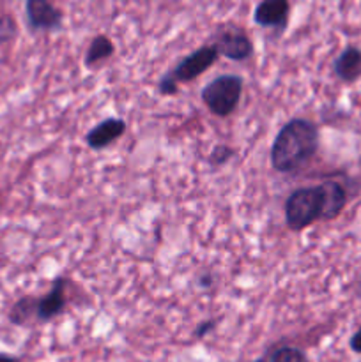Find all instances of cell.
<instances>
[{"instance_id": "cell-1", "label": "cell", "mask_w": 361, "mask_h": 362, "mask_svg": "<svg viewBox=\"0 0 361 362\" xmlns=\"http://www.w3.org/2000/svg\"><path fill=\"white\" fill-rule=\"evenodd\" d=\"M319 148V127L306 119H292L280 129L271 147V165L280 173H294Z\"/></svg>"}, {"instance_id": "cell-2", "label": "cell", "mask_w": 361, "mask_h": 362, "mask_svg": "<svg viewBox=\"0 0 361 362\" xmlns=\"http://www.w3.org/2000/svg\"><path fill=\"white\" fill-rule=\"evenodd\" d=\"M324 184L299 187L285 202V221L292 232H301L315 221H326Z\"/></svg>"}, {"instance_id": "cell-3", "label": "cell", "mask_w": 361, "mask_h": 362, "mask_svg": "<svg viewBox=\"0 0 361 362\" xmlns=\"http://www.w3.org/2000/svg\"><path fill=\"white\" fill-rule=\"evenodd\" d=\"M243 94V78L237 74H222L202 90V101L216 117H229L236 112Z\"/></svg>"}, {"instance_id": "cell-4", "label": "cell", "mask_w": 361, "mask_h": 362, "mask_svg": "<svg viewBox=\"0 0 361 362\" xmlns=\"http://www.w3.org/2000/svg\"><path fill=\"white\" fill-rule=\"evenodd\" d=\"M218 57L219 53L214 48V45H205L202 48L195 49L193 53H190L184 59H180L177 66L166 74L176 83H188V81H193L195 78L202 76L211 66H214Z\"/></svg>"}, {"instance_id": "cell-5", "label": "cell", "mask_w": 361, "mask_h": 362, "mask_svg": "<svg viewBox=\"0 0 361 362\" xmlns=\"http://www.w3.org/2000/svg\"><path fill=\"white\" fill-rule=\"evenodd\" d=\"M214 48L218 49L219 57H225L229 60L243 62L248 60L253 53V45L248 39V35L241 30H223L216 35Z\"/></svg>"}, {"instance_id": "cell-6", "label": "cell", "mask_w": 361, "mask_h": 362, "mask_svg": "<svg viewBox=\"0 0 361 362\" xmlns=\"http://www.w3.org/2000/svg\"><path fill=\"white\" fill-rule=\"evenodd\" d=\"M27 20L34 30H57L64 16L50 0H27Z\"/></svg>"}, {"instance_id": "cell-7", "label": "cell", "mask_w": 361, "mask_h": 362, "mask_svg": "<svg viewBox=\"0 0 361 362\" xmlns=\"http://www.w3.org/2000/svg\"><path fill=\"white\" fill-rule=\"evenodd\" d=\"M290 14L289 0H262L255 7L253 20L255 23L264 28H275L276 32H282L287 27Z\"/></svg>"}, {"instance_id": "cell-8", "label": "cell", "mask_w": 361, "mask_h": 362, "mask_svg": "<svg viewBox=\"0 0 361 362\" xmlns=\"http://www.w3.org/2000/svg\"><path fill=\"white\" fill-rule=\"evenodd\" d=\"M124 131H126V122H124L122 119L110 117V119H105L99 124H96V126L85 134V141H87L88 147L94 148V151H101V148L108 147L110 144L119 140L124 134Z\"/></svg>"}, {"instance_id": "cell-9", "label": "cell", "mask_w": 361, "mask_h": 362, "mask_svg": "<svg viewBox=\"0 0 361 362\" xmlns=\"http://www.w3.org/2000/svg\"><path fill=\"white\" fill-rule=\"evenodd\" d=\"M66 310V279L57 278L45 297L38 299V320L50 322Z\"/></svg>"}, {"instance_id": "cell-10", "label": "cell", "mask_w": 361, "mask_h": 362, "mask_svg": "<svg viewBox=\"0 0 361 362\" xmlns=\"http://www.w3.org/2000/svg\"><path fill=\"white\" fill-rule=\"evenodd\" d=\"M333 73L345 83L361 78V49L357 46H347L333 62Z\"/></svg>"}, {"instance_id": "cell-11", "label": "cell", "mask_w": 361, "mask_h": 362, "mask_svg": "<svg viewBox=\"0 0 361 362\" xmlns=\"http://www.w3.org/2000/svg\"><path fill=\"white\" fill-rule=\"evenodd\" d=\"M113 52H115L113 42L110 41L106 35H98V37L92 39L91 46H88L87 55H85V60H84L85 66L87 67L98 66V64L103 62V60L110 59V57L113 55Z\"/></svg>"}, {"instance_id": "cell-12", "label": "cell", "mask_w": 361, "mask_h": 362, "mask_svg": "<svg viewBox=\"0 0 361 362\" xmlns=\"http://www.w3.org/2000/svg\"><path fill=\"white\" fill-rule=\"evenodd\" d=\"M32 318H38V299L35 297H23L11 308L9 320L14 325H25Z\"/></svg>"}, {"instance_id": "cell-13", "label": "cell", "mask_w": 361, "mask_h": 362, "mask_svg": "<svg viewBox=\"0 0 361 362\" xmlns=\"http://www.w3.org/2000/svg\"><path fill=\"white\" fill-rule=\"evenodd\" d=\"M269 362H306V356L296 346H278L269 356Z\"/></svg>"}, {"instance_id": "cell-14", "label": "cell", "mask_w": 361, "mask_h": 362, "mask_svg": "<svg viewBox=\"0 0 361 362\" xmlns=\"http://www.w3.org/2000/svg\"><path fill=\"white\" fill-rule=\"evenodd\" d=\"M234 156H236V151L232 147H229V145H216L211 151V154H209L207 161L212 168H218V166L227 165Z\"/></svg>"}, {"instance_id": "cell-15", "label": "cell", "mask_w": 361, "mask_h": 362, "mask_svg": "<svg viewBox=\"0 0 361 362\" xmlns=\"http://www.w3.org/2000/svg\"><path fill=\"white\" fill-rule=\"evenodd\" d=\"M18 34L16 21L11 16H0V46L13 41Z\"/></svg>"}, {"instance_id": "cell-16", "label": "cell", "mask_w": 361, "mask_h": 362, "mask_svg": "<svg viewBox=\"0 0 361 362\" xmlns=\"http://www.w3.org/2000/svg\"><path fill=\"white\" fill-rule=\"evenodd\" d=\"M214 327H216V322L214 320H205V322H202V324H198V327L195 329L193 336L197 339H202V338H205V336H207L209 332L214 331Z\"/></svg>"}, {"instance_id": "cell-17", "label": "cell", "mask_w": 361, "mask_h": 362, "mask_svg": "<svg viewBox=\"0 0 361 362\" xmlns=\"http://www.w3.org/2000/svg\"><path fill=\"white\" fill-rule=\"evenodd\" d=\"M349 346L354 354H361V327L353 334V338H350L349 341Z\"/></svg>"}, {"instance_id": "cell-18", "label": "cell", "mask_w": 361, "mask_h": 362, "mask_svg": "<svg viewBox=\"0 0 361 362\" xmlns=\"http://www.w3.org/2000/svg\"><path fill=\"white\" fill-rule=\"evenodd\" d=\"M211 274H205L200 278V286H204V288H207V286H211Z\"/></svg>"}, {"instance_id": "cell-19", "label": "cell", "mask_w": 361, "mask_h": 362, "mask_svg": "<svg viewBox=\"0 0 361 362\" xmlns=\"http://www.w3.org/2000/svg\"><path fill=\"white\" fill-rule=\"evenodd\" d=\"M0 362H20V361L13 356H7V354H0Z\"/></svg>"}, {"instance_id": "cell-20", "label": "cell", "mask_w": 361, "mask_h": 362, "mask_svg": "<svg viewBox=\"0 0 361 362\" xmlns=\"http://www.w3.org/2000/svg\"><path fill=\"white\" fill-rule=\"evenodd\" d=\"M356 296L357 299H361V276L357 278V283H356Z\"/></svg>"}, {"instance_id": "cell-21", "label": "cell", "mask_w": 361, "mask_h": 362, "mask_svg": "<svg viewBox=\"0 0 361 362\" xmlns=\"http://www.w3.org/2000/svg\"><path fill=\"white\" fill-rule=\"evenodd\" d=\"M255 362H269L268 359H265V357H260V359H257Z\"/></svg>"}]
</instances>
